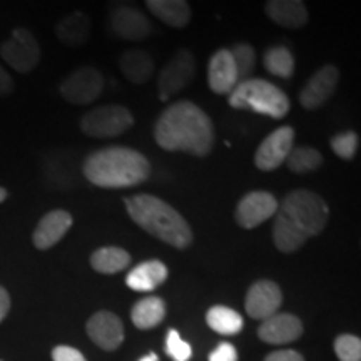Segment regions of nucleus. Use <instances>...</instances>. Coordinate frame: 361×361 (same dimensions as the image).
Wrapping results in <instances>:
<instances>
[{"label":"nucleus","mask_w":361,"mask_h":361,"mask_svg":"<svg viewBox=\"0 0 361 361\" xmlns=\"http://www.w3.org/2000/svg\"><path fill=\"white\" fill-rule=\"evenodd\" d=\"M154 139L164 151L206 157L213 151L216 133L211 117L184 99L162 111L154 126Z\"/></svg>","instance_id":"nucleus-1"},{"label":"nucleus","mask_w":361,"mask_h":361,"mask_svg":"<svg viewBox=\"0 0 361 361\" xmlns=\"http://www.w3.org/2000/svg\"><path fill=\"white\" fill-rule=\"evenodd\" d=\"M274 216V246L284 255H290L323 231L329 219V207L316 192L296 189L278 204Z\"/></svg>","instance_id":"nucleus-2"},{"label":"nucleus","mask_w":361,"mask_h":361,"mask_svg":"<svg viewBox=\"0 0 361 361\" xmlns=\"http://www.w3.org/2000/svg\"><path fill=\"white\" fill-rule=\"evenodd\" d=\"M82 173L94 186L123 189L146 183L151 176V164L135 149L111 146L97 149L85 157Z\"/></svg>","instance_id":"nucleus-3"},{"label":"nucleus","mask_w":361,"mask_h":361,"mask_svg":"<svg viewBox=\"0 0 361 361\" xmlns=\"http://www.w3.org/2000/svg\"><path fill=\"white\" fill-rule=\"evenodd\" d=\"M126 211L144 231L176 247L186 250L192 243L191 226L173 206L152 194L141 192L124 200Z\"/></svg>","instance_id":"nucleus-4"},{"label":"nucleus","mask_w":361,"mask_h":361,"mask_svg":"<svg viewBox=\"0 0 361 361\" xmlns=\"http://www.w3.org/2000/svg\"><path fill=\"white\" fill-rule=\"evenodd\" d=\"M228 102L234 109H247L273 119H283L291 109L290 97L278 85L255 78L238 82Z\"/></svg>","instance_id":"nucleus-5"},{"label":"nucleus","mask_w":361,"mask_h":361,"mask_svg":"<svg viewBox=\"0 0 361 361\" xmlns=\"http://www.w3.org/2000/svg\"><path fill=\"white\" fill-rule=\"evenodd\" d=\"M134 126L130 111L123 106H102L89 111L80 119V129L89 137H117Z\"/></svg>","instance_id":"nucleus-6"},{"label":"nucleus","mask_w":361,"mask_h":361,"mask_svg":"<svg viewBox=\"0 0 361 361\" xmlns=\"http://www.w3.org/2000/svg\"><path fill=\"white\" fill-rule=\"evenodd\" d=\"M0 56L13 71L29 74L40 61V45L27 29H16L0 47Z\"/></svg>","instance_id":"nucleus-7"},{"label":"nucleus","mask_w":361,"mask_h":361,"mask_svg":"<svg viewBox=\"0 0 361 361\" xmlns=\"http://www.w3.org/2000/svg\"><path fill=\"white\" fill-rule=\"evenodd\" d=\"M104 78L94 67H79L61 82L62 97L75 106H87L102 94Z\"/></svg>","instance_id":"nucleus-8"},{"label":"nucleus","mask_w":361,"mask_h":361,"mask_svg":"<svg viewBox=\"0 0 361 361\" xmlns=\"http://www.w3.org/2000/svg\"><path fill=\"white\" fill-rule=\"evenodd\" d=\"M196 75V61L191 51L180 49L174 54L164 69L161 71L159 79H157V87H159L161 101H168L174 94L180 92L192 82Z\"/></svg>","instance_id":"nucleus-9"},{"label":"nucleus","mask_w":361,"mask_h":361,"mask_svg":"<svg viewBox=\"0 0 361 361\" xmlns=\"http://www.w3.org/2000/svg\"><path fill=\"white\" fill-rule=\"evenodd\" d=\"M295 142V129L291 126H281L273 130L256 149L255 164L261 171H276L279 166L286 162L288 154L291 152Z\"/></svg>","instance_id":"nucleus-10"},{"label":"nucleus","mask_w":361,"mask_h":361,"mask_svg":"<svg viewBox=\"0 0 361 361\" xmlns=\"http://www.w3.org/2000/svg\"><path fill=\"white\" fill-rule=\"evenodd\" d=\"M278 211V201L268 191H251L241 197L234 209V221L243 229H255L273 218Z\"/></svg>","instance_id":"nucleus-11"},{"label":"nucleus","mask_w":361,"mask_h":361,"mask_svg":"<svg viewBox=\"0 0 361 361\" xmlns=\"http://www.w3.org/2000/svg\"><path fill=\"white\" fill-rule=\"evenodd\" d=\"M338 82H340L338 67L333 64L323 66L306 80L305 87L300 90V94H298L300 104L308 111L319 109L336 92Z\"/></svg>","instance_id":"nucleus-12"},{"label":"nucleus","mask_w":361,"mask_h":361,"mask_svg":"<svg viewBox=\"0 0 361 361\" xmlns=\"http://www.w3.org/2000/svg\"><path fill=\"white\" fill-rule=\"evenodd\" d=\"M283 301V293L274 281L259 279L247 290L246 295V313L252 319H268L269 316L276 314Z\"/></svg>","instance_id":"nucleus-13"},{"label":"nucleus","mask_w":361,"mask_h":361,"mask_svg":"<svg viewBox=\"0 0 361 361\" xmlns=\"http://www.w3.org/2000/svg\"><path fill=\"white\" fill-rule=\"evenodd\" d=\"M85 331L99 348L106 351L117 350L124 341V324L111 311H97L90 316Z\"/></svg>","instance_id":"nucleus-14"},{"label":"nucleus","mask_w":361,"mask_h":361,"mask_svg":"<svg viewBox=\"0 0 361 361\" xmlns=\"http://www.w3.org/2000/svg\"><path fill=\"white\" fill-rule=\"evenodd\" d=\"M109 29L117 37L124 40H139L147 39L152 32V25L141 11L134 7H117L109 16Z\"/></svg>","instance_id":"nucleus-15"},{"label":"nucleus","mask_w":361,"mask_h":361,"mask_svg":"<svg viewBox=\"0 0 361 361\" xmlns=\"http://www.w3.org/2000/svg\"><path fill=\"white\" fill-rule=\"evenodd\" d=\"M303 335V323L291 313H276L261 322L258 336L268 345H286Z\"/></svg>","instance_id":"nucleus-16"},{"label":"nucleus","mask_w":361,"mask_h":361,"mask_svg":"<svg viewBox=\"0 0 361 361\" xmlns=\"http://www.w3.org/2000/svg\"><path fill=\"white\" fill-rule=\"evenodd\" d=\"M72 221L71 213L64 209H54L44 214L40 221L35 226L32 233V243L34 246L40 251L51 250L66 236L67 231L71 229Z\"/></svg>","instance_id":"nucleus-17"},{"label":"nucleus","mask_w":361,"mask_h":361,"mask_svg":"<svg viewBox=\"0 0 361 361\" xmlns=\"http://www.w3.org/2000/svg\"><path fill=\"white\" fill-rule=\"evenodd\" d=\"M239 82L236 66H234L233 56L229 49H219L211 57L209 66H207V84L214 94H229Z\"/></svg>","instance_id":"nucleus-18"},{"label":"nucleus","mask_w":361,"mask_h":361,"mask_svg":"<svg viewBox=\"0 0 361 361\" xmlns=\"http://www.w3.org/2000/svg\"><path fill=\"white\" fill-rule=\"evenodd\" d=\"M169 276L168 266L159 259H147L130 269L126 276V284L133 291L149 293L159 288Z\"/></svg>","instance_id":"nucleus-19"},{"label":"nucleus","mask_w":361,"mask_h":361,"mask_svg":"<svg viewBox=\"0 0 361 361\" xmlns=\"http://www.w3.org/2000/svg\"><path fill=\"white\" fill-rule=\"evenodd\" d=\"M264 11L274 24L284 29H301L310 20L308 11L301 0H269Z\"/></svg>","instance_id":"nucleus-20"},{"label":"nucleus","mask_w":361,"mask_h":361,"mask_svg":"<svg viewBox=\"0 0 361 361\" xmlns=\"http://www.w3.org/2000/svg\"><path fill=\"white\" fill-rule=\"evenodd\" d=\"M119 67L123 71L124 78L135 85L149 82L152 74H154V61L141 49H133V51L124 52L121 56Z\"/></svg>","instance_id":"nucleus-21"},{"label":"nucleus","mask_w":361,"mask_h":361,"mask_svg":"<svg viewBox=\"0 0 361 361\" xmlns=\"http://www.w3.org/2000/svg\"><path fill=\"white\" fill-rule=\"evenodd\" d=\"M90 32V20L82 12H72L62 17L56 25V35L67 47H80L87 42Z\"/></svg>","instance_id":"nucleus-22"},{"label":"nucleus","mask_w":361,"mask_h":361,"mask_svg":"<svg viewBox=\"0 0 361 361\" xmlns=\"http://www.w3.org/2000/svg\"><path fill=\"white\" fill-rule=\"evenodd\" d=\"M146 7L161 22L183 29L191 20V7L184 0H147Z\"/></svg>","instance_id":"nucleus-23"},{"label":"nucleus","mask_w":361,"mask_h":361,"mask_svg":"<svg viewBox=\"0 0 361 361\" xmlns=\"http://www.w3.org/2000/svg\"><path fill=\"white\" fill-rule=\"evenodd\" d=\"M130 264V255L119 246L99 247L90 255V266L101 274H116Z\"/></svg>","instance_id":"nucleus-24"},{"label":"nucleus","mask_w":361,"mask_h":361,"mask_svg":"<svg viewBox=\"0 0 361 361\" xmlns=\"http://www.w3.org/2000/svg\"><path fill=\"white\" fill-rule=\"evenodd\" d=\"M166 316V305L159 296H147L139 300L130 311V319L139 329H151L162 323Z\"/></svg>","instance_id":"nucleus-25"},{"label":"nucleus","mask_w":361,"mask_h":361,"mask_svg":"<svg viewBox=\"0 0 361 361\" xmlns=\"http://www.w3.org/2000/svg\"><path fill=\"white\" fill-rule=\"evenodd\" d=\"M206 323L219 335L233 336L243 329V316L228 306L218 305L206 313Z\"/></svg>","instance_id":"nucleus-26"},{"label":"nucleus","mask_w":361,"mask_h":361,"mask_svg":"<svg viewBox=\"0 0 361 361\" xmlns=\"http://www.w3.org/2000/svg\"><path fill=\"white\" fill-rule=\"evenodd\" d=\"M263 64L271 75L281 79H290L295 74V57L290 49L283 45H274L264 52Z\"/></svg>","instance_id":"nucleus-27"},{"label":"nucleus","mask_w":361,"mask_h":361,"mask_svg":"<svg viewBox=\"0 0 361 361\" xmlns=\"http://www.w3.org/2000/svg\"><path fill=\"white\" fill-rule=\"evenodd\" d=\"M323 154L318 149L310 146L293 147L286 157L288 169L295 174H308L319 169L323 164Z\"/></svg>","instance_id":"nucleus-28"},{"label":"nucleus","mask_w":361,"mask_h":361,"mask_svg":"<svg viewBox=\"0 0 361 361\" xmlns=\"http://www.w3.org/2000/svg\"><path fill=\"white\" fill-rule=\"evenodd\" d=\"M229 52H231L234 66H236L239 82L251 79V74L255 72L256 67V52L252 45L245 42L236 44L233 49H229Z\"/></svg>","instance_id":"nucleus-29"},{"label":"nucleus","mask_w":361,"mask_h":361,"mask_svg":"<svg viewBox=\"0 0 361 361\" xmlns=\"http://www.w3.org/2000/svg\"><path fill=\"white\" fill-rule=\"evenodd\" d=\"M329 144H331L333 152L338 157H341L345 161H351L356 156V151H358L360 135L355 130H345V133L333 135Z\"/></svg>","instance_id":"nucleus-30"},{"label":"nucleus","mask_w":361,"mask_h":361,"mask_svg":"<svg viewBox=\"0 0 361 361\" xmlns=\"http://www.w3.org/2000/svg\"><path fill=\"white\" fill-rule=\"evenodd\" d=\"M335 353L340 361H361V340L355 335H340L335 340Z\"/></svg>","instance_id":"nucleus-31"},{"label":"nucleus","mask_w":361,"mask_h":361,"mask_svg":"<svg viewBox=\"0 0 361 361\" xmlns=\"http://www.w3.org/2000/svg\"><path fill=\"white\" fill-rule=\"evenodd\" d=\"M166 353L174 361H189L192 356V348L188 341L180 338L176 329H169L168 336H166Z\"/></svg>","instance_id":"nucleus-32"},{"label":"nucleus","mask_w":361,"mask_h":361,"mask_svg":"<svg viewBox=\"0 0 361 361\" xmlns=\"http://www.w3.org/2000/svg\"><path fill=\"white\" fill-rule=\"evenodd\" d=\"M52 360L54 361H85L84 355L79 350L72 348L67 345H59L52 350Z\"/></svg>","instance_id":"nucleus-33"},{"label":"nucleus","mask_w":361,"mask_h":361,"mask_svg":"<svg viewBox=\"0 0 361 361\" xmlns=\"http://www.w3.org/2000/svg\"><path fill=\"white\" fill-rule=\"evenodd\" d=\"M209 361H238V350L231 343L224 341L209 355Z\"/></svg>","instance_id":"nucleus-34"},{"label":"nucleus","mask_w":361,"mask_h":361,"mask_svg":"<svg viewBox=\"0 0 361 361\" xmlns=\"http://www.w3.org/2000/svg\"><path fill=\"white\" fill-rule=\"evenodd\" d=\"M264 361H305V358L295 350H279L269 353Z\"/></svg>","instance_id":"nucleus-35"},{"label":"nucleus","mask_w":361,"mask_h":361,"mask_svg":"<svg viewBox=\"0 0 361 361\" xmlns=\"http://www.w3.org/2000/svg\"><path fill=\"white\" fill-rule=\"evenodd\" d=\"M13 90V80L11 78V74L0 66V97L8 96Z\"/></svg>","instance_id":"nucleus-36"},{"label":"nucleus","mask_w":361,"mask_h":361,"mask_svg":"<svg viewBox=\"0 0 361 361\" xmlns=\"http://www.w3.org/2000/svg\"><path fill=\"white\" fill-rule=\"evenodd\" d=\"M11 295L4 286H0V323L7 318L8 311H11Z\"/></svg>","instance_id":"nucleus-37"},{"label":"nucleus","mask_w":361,"mask_h":361,"mask_svg":"<svg viewBox=\"0 0 361 361\" xmlns=\"http://www.w3.org/2000/svg\"><path fill=\"white\" fill-rule=\"evenodd\" d=\"M139 361H159V356H157L154 351H152V353H147L146 356H142V358Z\"/></svg>","instance_id":"nucleus-38"},{"label":"nucleus","mask_w":361,"mask_h":361,"mask_svg":"<svg viewBox=\"0 0 361 361\" xmlns=\"http://www.w3.org/2000/svg\"><path fill=\"white\" fill-rule=\"evenodd\" d=\"M8 197V191L6 188H0V204Z\"/></svg>","instance_id":"nucleus-39"},{"label":"nucleus","mask_w":361,"mask_h":361,"mask_svg":"<svg viewBox=\"0 0 361 361\" xmlns=\"http://www.w3.org/2000/svg\"><path fill=\"white\" fill-rule=\"evenodd\" d=\"M0 361H2V360H0Z\"/></svg>","instance_id":"nucleus-40"}]
</instances>
